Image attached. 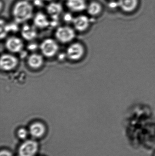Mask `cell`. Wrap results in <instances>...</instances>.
I'll return each instance as SVG.
<instances>
[{
	"label": "cell",
	"instance_id": "1",
	"mask_svg": "<svg viewBox=\"0 0 155 156\" xmlns=\"http://www.w3.org/2000/svg\"><path fill=\"white\" fill-rule=\"evenodd\" d=\"M12 13L15 23H25L33 17V6L28 1L20 0L13 6Z\"/></svg>",
	"mask_w": 155,
	"mask_h": 156
},
{
	"label": "cell",
	"instance_id": "2",
	"mask_svg": "<svg viewBox=\"0 0 155 156\" xmlns=\"http://www.w3.org/2000/svg\"><path fill=\"white\" fill-rule=\"evenodd\" d=\"M55 36L59 42L65 44L71 42L74 38L75 32L70 27H60L56 31Z\"/></svg>",
	"mask_w": 155,
	"mask_h": 156
},
{
	"label": "cell",
	"instance_id": "3",
	"mask_svg": "<svg viewBox=\"0 0 155 156\" xmlns=\"http://www.w3.org/2000/svg\"><path fill=\"white\" fill-rule=\"evenodd\" d=\"M58 47L56 42L51 38L44 40L40 45V49L44 56L46 57H52L58 51Z\"/></svg>",
	"mask_w": 155,
	"mask_h": 156
},
{
	"label": "cell",
	"instance_id": "4",
	"mask_svg": "<svg viewBox=\"0 0 155 156\" xmlns=\"http://www.w3.org/2000/svg\"><path fill=\"white\" fill-rule=\"evenodd\" d=\"M37 143L32 140L24 142L19 147L18 153L20 156H34L38 150Z\"/></svg>",
	"mask_w": 155,
	"mask_h": 156
},
{
	"label": "cell",
	"instance_id": "5",
	"mask_svg": "<svg viewBox=\"0 0 155 156\" xmlns=\"http://www.w3.org/2000/svg\"><path fill=\"white\" fill-rule=\"evenodd\" d=\"M84 54V48L80 43H76L68 47L66 51L67 57L72 60H77L81 58Z\"/></svg>",
	"mask_w": 155,
	"mask_h": 156
},
{
	"label": "cell",
	"instance_id": "6",
	"mask_svg": "<svg viewBox=\"0 0 155 156\" xmlns=\"http://www.w3.org/2000/svg\"><path fill=\"white\" fill-rule=\"evenodd\" d=\"M18 64L17 58L12 55L4 54L1 56L0 60L1 68L5 71L13 69Z\"/></svg>",
	"mask_w": 155,
	"mask_h": 156
},
{
	"label": "cell",
	"instance_id": "7",
	"mask_svg": "<svg viewBox=\"0 0 155 156\" xmlns=\"http://www.w3.org/2000/svg\"><path fill=\"white\" fill-rule=\"evenodd\" d=\"M91 20L88 16L81 15L74 17L72 23L75 29L79 32H83L88 29Z\"/></svg>",
	"mask_w": 155,
	"mask_h": 156
},
{
	"label": "cell",
	"instance_id": "8",
	"mask_svg": "<svg viewBox=\"0 0 155 156\" xmlns=\"http://www.w3.org/2000/svg\"><path fill=\"white\" fill-rule=\"evenodd\" d=\"M6 48L10 52L18 53L23 47V43L20 38L16 37H11L6 40L5 44Z\"/></svg>",
	"mask_w": 155,
	"mask_h": 156
},
{
	"label": "cell",
	"instance_id": "9",
	"mask_svg": "<svg viewBox=\"0 0 155 156\" xmlns=\"http://www.w3.org/2000/svg\"><path fill=\"white\" fill-rule=\"evenodd\" d=\"M66 4L67 8L73 12H83L87 6L86 0H66Z\"/></svg>",
	"mask_w": 155,
	"mask_h": 156
},
{
	"label": "cell",
	"instance_id": "10",
	"mask_svg": "<svg viewBox=\"0 0 155 156\" xmlns=\"http://www.w3.org/2000/svg\"><path fill=\"white\" fill-rule=\"evenodd\" d=\"M34 25L37 28H46L50 25V22L47 16L42 12H38L33 16Z\"/></svg>",
	"mask_w": 155,
	"mask_h": 156
},
{
	"label": "cell",
	"instance_id": "11",
	"mask_svg": "<svg viewBox=\"0 0 155 156\" xmlns=\"http://www.w3.org/2000/svg\"><path fill=\"white\" fill-rule=\"evenodd\" d=\"M118 5L123 12H131L137 8L139 0H118Z\"/></svg>",
	"mask_w": 155,
	"mask_h": 156
},
{
	"label": "cell",
	"instance_id": "12",
	"mask_svg": "<svg viewBox=\"0 0 155 156\" xmlns=\"http://www.w3.org/2000/svg\"><path fill=\"white\" fill-rule=\"evenodd\" d=\"M62 7L60 3L52 2L47 5L46 12L53 19L56 20L62 12Z\"/></svg>",
	"mask_w": 155,
	"mask_h": 156
},
{
	"label": "cell",
	"instance_id": "13",
	"mask_svg": "<svg viewBox=\"0 0 155 156\" xmlns=\"http://www.w3.org/2000/svg\"><path fill=\"white\" fill-rule=\"evenodd\" d=\"M34 25L25 24L22 28V36L26 40H32L36 36V30Z\"/></svg>",
	"mask_w": 155,
	"mask_h": 156
},
{
	"label": "cell",
	"instance_id": "14",
	"mask_svg": "<svg viewBox=\"0 0 155 156\" xmlns=\"http://www.w3.org/2000/svg\"><path fill=\"white\" fill-rule=\"evenodd\" d=\"M45 132V126L42 123L35 122L30 126L29 133L32 136L35 138L42 137L44 135Z\"/></svg>",
	"mask_w": 155,
	"mask_h": 156
},
{
	"label": "cell",
	"instance_id": "15",
	"mask_svg": "<svg viewBox=\"0 0 155 156\" xmlns=\"http://www.w3.org/2000/svg\"><path fill=\"white\" fill-rule=\"evenodd\" d=\"M43 63V58L41 55L33 54L31 55L27 59L28 66L34 69H37L42 66Z\"/></svg>",
	"mask_w": 155,
	"mask_h": 156
},
{
	"label": "cell",
	"instance_id": "16",
	"mask_svg": "<svg viewBox=\"0 0 155 156\" xmlns=\"http://www.w3.org/2000/svg\"><path fill=\"white\" fill-rule=\"evenodd\" d=\"M86 10L88 14L91 16H97L102 12L103 7L100 3L92 2L87 4Z\"/></svg>",
	"mask_w": 155,
	"mask_h": 156
},
{
	"label": "cell",
	"instance_id": "17",
	"mask_svg": "<svg viewBox=\"0 0 155 156\" xmlns=\"http://www.w3.org/2000/svg\"><path fill=\"white\" fill-rule=\"evenodd\" d=\"M28 132L25 128H20L17 131V136L21 139H25L27 137Z\"/></svg>",
	"mask_w": 155,
	"mask_h": 156
},
{
	"label": "cell",
	"instance_id": "18",
	"mask_svg": "<svg viewBox=\"0 0 155 156\" xmlns=\"http://www.w3.org/2000/svg\"><path fill=\"white\" fill-rule=\"evenodd\" d=\"M74 17H73L72 15L70 13H66L64 16V19L66 22H72V23Z\"/></svg>",
	"mask_w": 155,
	"mask_h": 156
},
{
	"label": "cell",
	"instance_id": "19",
	"mask_svg": "<svg viewBox=\"0 0 155 156\" xmlns=\"http://www.w3.org/2000/svg\"><path fill=\"white\" fill-rule=\"evenodd\" d=\"M32 2L34 5L37 7H41L43 5L42 0H34Z\"/></svg>",
	"mask_w": 155,
	"mask_h": 156
},
{
	"label": "cell",
	"instance_id": "20",
	"mask_svg": "<svg viewBox=\"0 0 155 156\" xmlns=\"http://www.w3.org/2000/svg\"><path fill=\"white\" fill-rule=\"evenodd\" d=\"M0 156H12L11 152L7 150H2L0 154Z\"/></svg>",
	"mask_w": 155,
	"mask_h": 156
},
{
	"label": "cell",
	"instance_id": "21",
	"mask_svg": "<svg viewBox=\"0 0 155 156\" xmlns=\"http://www.w3.org/2000/svg\"><path fill=\"white\" fill-rule=\"evenodd\" d=\"M45 1H48V2H53V1H54V0H45Z\"/></svg>",
	"mask_w": 155,
	"mask_h": 156
},
{
	"label": "cell",
	"instance_id": "22",
	"mask_svg": "<svg viewBox=\"0 0 155 156\" xmlns=\"http://www.w3.org/2000/svg\"><path fill=\"white\" fill-rule=\"evenodd\" d=\"M26 1H28V2H33V1H34V0H26Z\"/></svg>",
	"mask_w": 155,
	"mask_h": 156
},
{
	"label": "cell",
	"instance_id": "23",
	"mask_svg": "<svg viewBox=\"0 0 155 156\" xmlns=\"http://www.w3.org/2000/svg\"></svg>",
	"mask_w": 155,
	"mask_h": 156
}]
</instances>
